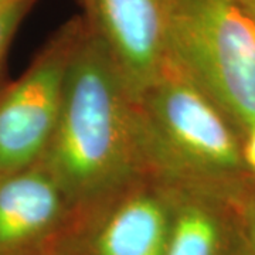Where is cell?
Wrapping results in <instances>:
<instances>
[{
	"mask_svg": "<svg viewBox=\"0 0 255 255\" xmlns=\"http://www.w3.org/2000/svg\"><path fill=\"white\" fill-rule=\"evenodd\" d=\"M73 207L82 230L146 177L130 97L104 41L88 23L67 71L63 105L38 162Z\"/></svg>",
	"mask_w": 255,
	"mask_h": 255,
	"instance_id": "6da1fadb",
	"label": "cell"
},
{
	"mask_svg": "<svg viewBox=\"0 0 255 255\" xmlns=\"http://www.w3.org/2000/svg\"><path fill=\"white\" fill-rule=\"evenodd\" d=\"M136 132L146 177L163 186L217 193L246 167L234 125L167 60L136 100Z\"/></svg>",
	"mask_w": 255,
	"mask_h": 255,
	"instance_id": "7a4b0ae2",
	"label": "cell"
},
{
	"mask_svg": "<svg viewBox=\"0 0 255 255\" xmlns=\"http://www.w3.org/2000/svg\"><path fill=\"white\" fill-rule=\"evenodd\" d=\"M166 60L244 135L255 125V16L240 0H169Z\"/></svg>",
	"mask_w": 255,
	"mask_h": 255,
	"instance_id": "3957f363",
	"label": "cell"
},
{
	"mask_svg": "<svg viewBox=\"0 0 255 255\" xmlns=\"http://www.w3.org/2000/svg\"><path fill=\"white\" fill-rule=\"evenodd\" d=\"M87 21L55 33L17 81L0 90V177L36 166L54 135L68 65Z\"/></svg>",
	"mask_w": 255,
	"mask_h": 255,
	"instance_id": "277c9868",
	"label": "cell"
},
{
	"mask_svg": "<svg viewBox=\"0 0 255 255\" xmlns=\"http://www.w3.org/2000/svg\"><path fill=\"white\" fill-rule=\"evenodd\" d=\"M88 26L104 41L136 101L166 64L169 0H87Z\"/></svg>",
	"mask_w": 255,
	"mask_h": 255,
	"instance_id": "5b68a950",
	"label": "cell"
},
{
	"mask_svg": "<svg viewBox=\"0 0 255 255\" xmlns=\"http://www.w3.org/2000/svg\"><path fill=\"white\" fill-rule=\"evenodd\" d=\"M74 231L84 233L41 164L0 177V255H30Z\"/></svg>",
	"mask_w": 255,
	"mask_h": 255,
	"instance_id": "8992f818",
	"label": "cell"
},
{
	"mask_svg": "<svg viewBox=\"0 0 255 255\" xmlns=\"http://www.w3.org/2000/svg\"><path fill=\"white\" fill-rule=\"evenodd\" d=\"M170 190L143 180L119 196L84 230L88 255H164L170 237Z\"/></svg>",
	"mask_w": 255,
	"mask_h": 255,
	"instance_id": "52a82bcc",
	"label": "cell"
},
{
	"mask_svg": "<svg viewBox=\"0 0 255 255\" xmlns=\"http://www.w3.org/2000/svg\"><path fill=\"white\" fill-rule=\"evenodd\" d=\"M166 187L172 196L173 220L164 255H227L230 231L216 204L219 193Z\"/></svg>",
	"mask_w": 255,
	"mask_h": 255,
	"instance_id": "ba28073f",
	"label": "cell"
},
{
	"mask_svg": "<svg viewBox=\"0 0 255 255\" xmlns=\"http://www.w3.org/2000/svg\"><path fill=\"white\" fill-rule=\"evenodd\" d=\"M33 1L34 0H3V1H0V78H1L3 63L6 58L10 41Z\"/></svg>",
	"mask_w": 255,
	"mask_h": 255,
	"instance_id": "9c48e42d",
	"label": "cell"
},
{
	"mask_svg": "<svg viewBox=\"0 0 255 255\" xmlns=\"http://www.w3.org/2000/svg\"><path fill=\"white\" fill-rule=\"evenodd\" d=\"M240 255H255V200L240 210Z\"/></svg>",
	"mask_w": 255,
	"mask_h": 255,
	"instance_id": "30bf717a",
	"label": "cell"
},
{
	"mask_svg": "<svg viewBox=\"0 0 255 255\" xmlns=\"http://www.w3.org/2000/svg\"><path fill=\"white\" fill-rule=\"evenodd\" d=\"M30 255H88L82 231H74Z\"/></svg>",
	"mask_w": 255,
	"mask_h": 255,
	"instance_id": "8fae6325",
	"label": "cell"
},
{
	"mask_svg": "<svg viewBox=\"0 0 255 255\" xmlns=\"http://www.w3.org/2000/svg\"><path fill=\"white\" fill-rule=\"evenodd\" d=\"M246 143L243 145V159L247 169L255 176V125L246 133Z\"/></svg>",
	"mask_w": 255,
	"mask_h": 255,
	"instance_id": "7c38bea8",
	"label": "cell"
},
{
	"mask_svg": "<svg viewBox=\"0 0 255 255\" xmlns=\"http://www.w3.org/2000/svg\"><path fill=\"white\" fill-rule=\"evenodd\" d=\"M240 1L255 16V0H240Z\"/></svg>",
	"mask_w": 255,
	"mask_h": 255,
	"instance_id": "4fadbf2b",
	"label": "cell"
},
{
	"mask_svg": "<svg viewBox=\"0 0 255 255\" xmlns=\"http://www.w3.org/2000/svg\"><path fill=\"white\" fill-rule=\"evenodd\" d=\"M0 1H3V0H0Z\"/></svg>",
	"mask_w": 255,
	"mask_h": 255,
	"instance_id": "5bb4252c",
	"label": "cell"
}]
</instances>
